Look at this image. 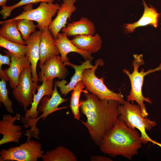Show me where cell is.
Returning a JSON list of instances; mask_svg holds the SVG:
<instances>
[{
  "instance_id": "1",
  "label": "cell",
  "mask_w": 161,
  "mask_h": 161,
  "mask_svg": "<svg viewBox=\"0 0 161 161\" xmlns=\"http://www.w3.org/2000/svg\"><path fill=\"white\" fill-rule=\"evenodd\" d=\"M85 100H80V109L87 118L81 121L88 130L90 137L97 146L114 127L118 120V106L113 100H101L92 93L84 92Z\"/></svg>"
},
{
  "instance_id": "2",
  "label": "cell",
  "mask_w": 161,
  "mask_h": 161,
  "mask_svg": "<svg viewBox=\"0 0 161 161\" xmlns=\"http://www.w3.org/2000/svg\"><path fill=\"white\" fill-rule=\"evenodd\" d=\"M143 141L136 129H131L118 119L114 127L105 136L99 146L103 154L113 157L118 155L131 160L137 154Z\"/></svg>"
},
{
  "instance_id": "3",
  "label": "cell",
  "mask_w": 161,
  "mask_h": 161,
  "mask_svg": "<svg viewBox=\"0 0 161 161\" xmlns=\"http://www.w3.org/2000/svg\"><path fill=\"white\" fill-rule=\"evenodd\" d=\"M118 119L124 122L131 129H138L141 132L140 137L143 144L148 142L156 144L161 148V143L151 139L147 134L145 130H151L157 125L154 120L151 121L143 116L139 105L125 100L123 104L119 105L117 108Z\"/></svg>"
},
{
  "instance_id": "4",
  "label": "cell",
  "mask_w": 161,
  "mask_h": 161,
  "mask_svg": "<svg viewBox=\"0 0 161 161\" xmlns=\"http://www.w3.org/2000/svg\"><path fill=\"white\" fill-rule=\"evenodd\" d=\"M134 60L132 62L134 70L131 73L129 71L126 69H123V72L128 77L130 82L131 90L129 95L127 96V100L131 101L133 103L135 101L140 106L142 111V114L144 117H147L148 115L144 103L145 101L151 104L152 101L148 97H145L142 93V88L144 81V77L146 75L157 71L161 70V63L157 67L148 70L145 72L144 69L142 68L139 72L138 68L140 65L144 64L142 54L138 55L134 54Z\"/></svg>"
},
{
  "instance_id": "5",
  "label": "cell",
  "mask_w": 161,
  "mask_h": 161,
  "mask_svg": "<svg viewBox=\"0 0 161 161\" xmlns=\"http://www.w3.org/2000/svg\"><path fill=\"white\" fill-rule=\"evenodd\" d=\"M104 65V62L102 59L96 60L93 68L84 70L82 80L84 84L86 90L96 95L100 99L115 100L123 104L125 100L121 92L116 93L111 90L104 84L103 78H99L95 75V72L98 66H102Z\"/></svg>"
},
{
  "instance_id": "6",
  "label": "cell",
  "mask_w": 161,
  "mask_h": 161,
  "mask_svg": "<svg viewBox=\"0 0 161 161\" xmlns=\"http://www.w3.org/2000/svg\"><path fill=\"white\" fill-rule=\"evenodd\" d=\"M32 4L27 5L24 7V11L12 19H24L36 21L37 23L36 27L41 31L48 29L52 21V18L56 15L60 5L58 3L41 2L37 7L33 9Z\"/></svg>"
},
{
  "instance_id": "7",
  "label": "cell",
  "mask_w": 161,
  "mask_h": 161,
  "mask_svg": "<svg viewBox=\"0 0 161 161\" xmlns=\"http://www.w3.org/2000/svg\"><path fill=\"white\" fill-rule=\"evenodd\" d=\"M42 146L35 140L27 141L19 146L0 151V161H37L44 154Z\"/></svg>"
},
{
  "instance_id": "8",
  "label": "cell",
  "mask_w": 161,
  "mask_h": 161,
  "mask_svg": "<svg viewBox=\"0 0 161 161\" xmlns=\"http://www.w3.org/2000/svg\"><path fill=\"white\" fill-rule=\"evenodd\" d=\"M31 65L26 68L20 75L18 84L13 89L12 94L15 99L23 106L25 111L31 105L34 94L37 90L38 83L32 79Z\"/></svg>"
},
{
  "instance_id": "9",
  "label": "cell",
  "mask_w": 161,
  "mask_h": 161,
  "mask_svg": "<svg viewBox=\"0 0 161 161\" xmlns=\"http://www.w3.org/2000/svg\"><path fill=\"white\" fill-rule=\"evenodd\" d=\"M57 87L55 83L53 93L51 96H45L41 100V105L38 107V110L42 113L41 115L37 118L30 119L28 122L29 125L32 128H36V124L38 121L42 118L43 121L46 118L48 115L57 110L64 109L67 108V106L58 108L59 106L67 101L68 98L62 97L58 92Z\"/></svg>"
},
{
  "instance_id": "10",
  "label": "cell",
  "mask_w": 161,
  "mask_h": 161,
  "mask_svg": "<svg viewBox=\"0 0 161 161\" xmlns=\"http://www.w3.org/2000/svg\"><path fill=\"white\" fill-rule=\"evenodd\" d=\"M20 115L16 113L13 117L11 115L5 114L0 121V134L3 135L0 140V145L10 142L18 143L19 139L23 134L22 126L15 125L16 120L20 121Z\"/></svg>"
},
{
  "instance_id": "11",
  "label": "cell",
  "mask_w": 161,
  "mask_h": 161,
  "mask_svg": "<svg viewBox=\"0 0 161 161\" xmlns=\"http://www.w3.org/2000/svg\"><path fill=\"white\" fill-rule=\"evenodd\" d=\"M61 60L58 55L47 60L40 68L39 73V80L44 79H54L57 78L64 79L68 76L69 72Z\"/></svg>"
},
{
  "instance_id": "12",
  "label": "cell",
  "mask_w": 161,
  "mask_h": 161,
  "mask_svg": "<svg viewBox=\"0 0 161 161\" xmlns=\"http://www.w3.org/2000/svg\"><path fill=\"white\" fill-rule=\"evenodd\" d=\"M76 0H63L62 3L57 11V15L53 20L48 29L51 32L55 39L62 28L65 27L68 18L70 19L72 13L76 10L74 3Z\"/></svg>"
},
{
  "instance_id": "13",
  "label": "cell",
  "mask_w": 161,
  "mask_h": 161,
  "mask_svg": "<svg viewBox=\"0 0 161 161\" xmlns=\"http://www.w3.org/2000/svg\"><path fill=\"white\" fill-rule=\"evenodd\" d=\"M5 53L10 57L11 63L9 67L3 69L4 76L9 83L10 87L14 88L17 85L19 76L24 70L31 65L28 57L18 58L8 51L4 50Z\"/></svg>"
},
{
  "instance_id": "14",
  "label": "cell",
  "mask_w": 161,
  "mask_h": 161,
  "mask_svg": "<svg viewBox=\"0 0 161 161\" xmlns=\"http://www.w3.org/2000/svg\"><path fill=\"white\" fill-rule=\"evenodd\" d=\"M92 61L89 60H85L84 62H81V64L79 65L74 64L69 61L64 63L65 66H69L74 68L75 72L67 84V82L64 79L55 81L57 87L60 89V91L61 95L65 96L70 92L74 89L77 83L82 80L83 73L84 70L92 69L94 67V65L91 64Z\"/></svg>"
},
{
  "instance_id": "15",
  "label": "cell",
  "mask_w": 161,
  "mask_h": 161,
  "mask_svg": "<svg viewBox=\"0 0 161 161\" xmlns=\"http://www.w3.org/2000/svg\"><path fill=\"white\" fill-rule=\"evenodd\" d=\"M41 32L35 31L30 35L25 41L27 46L26 55L28 57L31 67L32 79L33 81L38 83L39 77L36 72L38 62L40 60L39 44Z\"/></svg>"
},
{
  "instance_id": "16",
  "label": "cell",
  "mask_w": 161,
  "mask_h": 161,
  "mask_svg": "<svg viewBox=\"0 0 161 161\" xmlns=\"http://www.w3.org/2000/svg\"><path fill=\"white\" fill-rule=\"evenodd\" d=\"M41 32L39 44L40 67L48 59L60 54L51 32L48 29Z\"/></svg>"
},
{
  "instance_id": "17",
  "label": "cell",
  "mask_w": 161,
  "mask_h": 161,
  "mask_svg": "<svg viewBox=\"0 0 161 161\" xmlns=\"http://www.w3.org/2000/svg\"><path fill=\"white\" fill-rule=\"evenodd\" d=\"M53 80L44 79L42 80V84L38 86L37 93L34 94L33 101L30 108L25 111V118L33 119L38 117L40 113L38 110L39 103L44 97L45 96H51L53 93Z\"/></svg>"
},
{
  "instance_id": "18",
  "label": "cell",
  "mask_w": 161,
  "mask_h": 161,
  "mask_svg": "<svg viewBox=\"0 0 161 161\" xmlns=\"http://www.w3.org/2000/svg\"><path fill=\"white\" fill-rule=\"evenodd\" d=\"M55 40L56 45L61 54V60L64 63L69 61V59L67 57V55L70 52H75L79 54L85 60L92 61L94 59L91 53L78 48L64 33H59L57 38L55 39Z\"/></svg>"
},
{
  "instance_id": "19",
  "label": "cell",
  "mask_w": 161,
  "mask_h": 161,
  "mask_svg": "<svg viewBox=\"0 0 161 161\" xmlns=\"http://www.w3.org/2000/svg\"><path fill=\"white\" fill-rule=\"evenodd\" d=\"M143 4L144 7L143 14L140 19L137 21L131 24H126L124 25L125 32L127 33H131L138 27L145 26L150 24L156 28L160 14L153 6L149 4V7L144 1L143 0Z\"/></svg>"
},
{
  "instance_id": "20",
  "label": "cell",
  "mask_w": 161,
  "mask_h": 161,
  "mask_svg": "<svg viewBox=\"0 0 161 161\" xmlns=\"http://www.w3.org/2000/svg\"><path fill=\"white\" fill-rule=\"evenodd\" d=\"M61 30L68 37L82 35H94L95 29L92 21L87 18L83 17L78 21L68 23Z\"/></svg>"
},
{
  "instance_id": "21",
  "label": "cell",
  "mask_w": 161,
  "mask_h": 161,
  "mask_svg": "<svg viewBox=\"0 0 161 161\" xmlns=\"http://www.w3.org/2000/svg\"><path fill=\"white\" fill-rule=\"evenodd\" d=\"M71 41L79 49L91 54L95 53L99 51L102 45L101 37L98 34L94 35H76Z\"/></svg>"
},
{
  "instance_id": "22",
  "label": "cell",
  "mask_w": 161,
  "mask_h": 161,
  "mask_svg": "<svg viewBox=\"0 0 161 161\" xmlns=\"http://www.w3.org/2000/svg\"><path fill=\"white\" fill-rule=\"evenodd\" d=\"M0 36L10 41L23 45L26 42L22 38L21 34L18 29L17 20L12 19L0 21Z\"/></svg>"
},
{
  "instance_id": "23",
  "label": "cell",
  "mask_w": 161,
  "mask_h": 161,
  "mask_svg": "<svg viewBox=\"0 0 161 161\" xmlns=\"http://www.w3.org/2000/svg\"><path fill=\"white\" fill-rule=\"evenodd\" d=\"M43 161H77V157L68 148L61 145L46 152L41 157Z\"/></svg>"
},
{
  "instance_id": "24",
  "label": "cell",
  "mask_w": 161,
  "mask_h": 161,
  "mask_svg": "<svg viewBox=\"0 0 161 161\" xmlns=\"http://www.w3.org/2000/svg\"><path fill=\"white\" fill-rule=\"evenodd\" d=\"M85 87L83 82L82 80H80L76 84L71 93L70 107L74 118L78 120H80L81 116L79 109L80 106V98L81 92H87L86 90H83Z\"/></svg>"
},
{
  "instance_id": "25",
  "label": "cell",
  "mask_w": 161,
  "mask_h": 161,
  "mask_svg": "<svg viewBox=\"0 0 161 161\" xmlns=\"http://www.w3.org/2000/svg\"><path fill=\"white\" fill-rule=\"evenodd\" d=\"M0 46L7 49L9 52L18 58L26 55L27 46L10 41L0 36Z\"/></svg>"
},
{
  "instance_id": "26",
  "label": "cell",
  "mask_w": 161,
  "mask_h": 161,
  "mask_svg": "<svg viewBox=\"0 0 161 161\" xmlns=\"http://www.w3.org/2000/svg\"><path fill=\"white\" fill-rule=\"evenodd\" d=\"M17 20L18 29L21 33L22 39L26 41L31 34L36 31V25L31 20L24 19Z\"/></svg>"
},
{
  "instance_id": "27",
  "label": "cell",
  "mask_w": 161,
  "mask_h": 161,
  "mask_svg": "<svg viewBox=\"0 0 161 161\" xmlns=\"http://www.w3.org/2000/svg\"><path fill=\"white\" fill-rule=\"evenodd\" d=\"M54 0H21L17 3L11 6L6 5L1 6V10L0 14L2 16V18L5 19L10 16L12 11L14 9L24 5L33 4L41 2L53 3Z\"/></svg>"
},
{
  "instance_id": "28",
  "label": "cell",
  "mask_w": 161,
  "mask_h": 161,
  "mask_svg": "<svg viewBox=\"0 0 161 161\" xmlns=\"http://www.w3.org/2000/svg\"><path fill=\"white\" fill-rule=\"evenodd\" d=\"M0 81V102L2 103L7 112L10 114L14 113L12 102L8 97L9 91L7 88V80L2 78Z\"/></svg>"
},
{
  "instance_id": "29",
  "label": "cell",
  "mask_w": 161,
  "mask_h": 161,
  "mask_svg": "<svg viewBox=\"0 0 161 161\" xmlns=\"http://www.w3.org/2000/svg\"><path fill=\"white\" fill-rule=\"evenodd\" d=\"M5 54L4 55L0 54V67H2L3 64L7 65L9 66L10 65V57L9 54L7 53Z\"/></svg>"
},
{
  "instance_id": "30",
  "label": "cell",
  "mask_w": 161,
  "mask_h": 161,
  "mask_svg": "<svg viewBox=\"0 0 161 161\" xmlns=\"http://www.w3.org/2000/svg\"><path fill=\"white\" fill-rule=\"evenodd\" d=\"M92 161H112V160L110 158L99 155H93L91 158Z\"/></svg>"
},
{
  "instance_id": "31",
  "label": "cell",
  "mask_w": 161,
  "mask_h": 161,
  "mask_svg": "<svg viewBox=\"0 0 161 161\" xmlns=\"http://www.w3.org/2000/svg\"><path fill=\"white\" fill-rule=\"evenodd\" d=\"M8 0H0V6L1 7L6 5V3Z\"/></svg>"
}]
</instances>
